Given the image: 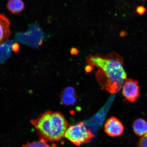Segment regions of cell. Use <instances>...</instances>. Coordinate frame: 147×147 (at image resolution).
I'll return each mask as SVG.
<instances>
[{"label": "cell", "instance_id": "cell-1", "mask_svg": "<svg viewBox=\"0 0 147 147\" xmlns=\"http://www.w3.org/2000/svg\"><path fill=\"white\" fill-rule=\"evenodd\" d=\"M87 61L90 65L98 68L96 77L103 89L112 94L121 90L127 80L122 57L113 53L105 57L90 55Z\"/></svg>", "mask_w": 147, "mask_h": 147}, {"label": "cell", "instance_id": "cell-2", "mask_svg": "<svg viewBox=\"0 0 147 147\" xmlns=\"http://www.w3.org/2000/svg\"><path fill=\"white\" fill-rule=\"evenodd\" d=\"M40 139L47 142L58 141L64 137L68 126L65 117L59 112L48 111L30 121Z\"/></svg>", "mask_w": 147, "mask_h": 147}, {"label": "cell", "instance_id": "cell-3", "mask_svg": "<svg viewBox=\"0 0 147 147\" xmlns=\"http://www.w3.org/2000/svg\"><path fill=\"white\" fill-rule=\"evenodd\" d=\"M64 137L74 144L80 146L83 143L90 142L94 135L84 123L80 122L68 127Z\"/></svg>", "mask_w": 147, "mask_h": 147}, {"label": "cell", "instance_id": "cell-4", "mask_svg": "<svg viewBox=\"0 0 147 147\" xmlns=\"http://www.w3.org/2000/svg\"><path fill=\"white\" fill-rule=\"evenodd\" d=\"M123 94L130 102H136L140 95L139 87L136 80L129 79L125 81L122 86Z\"/></svg>", "mask_w": 147, "mask_h": 147}, {"label": "cell", "instance_id": "cell-5", "mask_svg": "<svg viewBox=\"0 0 147 147\" xmlns=\"http://www.w3.org/2000/svg\"><path fill=\"white\" fill-rule=\"evenodd\" d=\"M124 126L119 119L115 117L108 119L104 125L105 133L110 136L118 137L122 135L124 131Z\"/></svg>", "mask_w": 147, "mask_h": 147}, {"label": "cell", "instance_id": "cell-6", "mask_svg": "<svg viewBox=\"0 0 147 147\" xmlns=\"http://www.w3.org/2000/svg\"><path fill=\"white\" fill-rule=\"evenodd\" d=\"M11 35L10 21L4 14H0V45L7 41Z\"/></svg>", "mask_w": 147, "mask_h": 147}, {"label": "cell", "instance_id": "cell-7", "mask_svg": "<svg viewBox=\"0 0 147 147\" xmlns=\"http://www.w3.org/2000/svg\"><path fill=\"white\" fill-rule=\"evenodd\" d=\"M62 103L66 105H72L76 102L77 97L74 88L69 87L65 88L60 96Z\"/></svg>", "mask_w": 147, "mask_h": 147}, {"label": "cell", "instance_id": "cell-8", "mask_svg": "<svg viewBox=\"0 0 147 147\" xmlns=\"http://www.w3.org/2000/svg\"><path fill=\"white\" fill-rule=\"evenodd\" d=\"M133 127L134 133L139 136H143L147 134V122L144 119L139 118L136 119Z\"/></svg>", "mask_w": 147, "mask_h": 147}, {"label": "cell", "instance_id": "cell-9", "mask_svg": "<svg viewBox=\"0 0 147 147\" xmlns=\"http://www.w3.org/2000/svg\"><path fill=\"white\" fill-rule=\"evenodd\" d=\"M24 7V4L22 0H9L7 4L8 10L13 14L20 13Z\"/></svg>", "mask_w": 147, "mask_h": 147}, {"label": "cell", "instance_id": "cell-10", "mask_svg": "<svg viewBox=\"0 0 147 147\" xmlns=\"http://www.w3.org/2000/svg\"><path fill=\"white\" fill-rule=\"evenodd\" d=\"M22 147H50L47 142L40 139V141H35L32 142H28L26 144L22 145Z\"/></svg>", "mask_w": 147, "mask_h": 147}, {"label": "cell", "instance_id": "cell-11", "mask_svg": "<svg viewBox=\"0 0 147 147\" xmlns=\"http://www.w3.org/2000/svg\"><path fill=\"white\" fill-rule=\"evenodd\" d=\"M138 147H147V134L140 140Z\"/></svg>", "mask_w": 147, "mask_h": 147}, {"label": "cell", "instance_id": "cell-12", "mask_svg": "<svg viewBox=\"0 0 147 147\" xmlns=\"http://www.w3.org/2000/svg\"><path fill=\"white\" fill-rule=\"evenodd\" d=\"M136 11L140 15L142 16L146 13V9L143 5H140L137 7Z\"/></svg>", "mask_w": 147, "mask_h": 147}, {"label": "cell", "instance_id": "cell-13", "mask_svg": "<svg viewBox=\"0 0 147 147\" xmlns=\"http://www.w3.org/2000/svg\"><path fill=\"white\" fill-rule=\"evenodd\" d=\"M77 51V49H73L71 50V53H73V54H76Z\"/></svg>", "mask_w": 147, "mask_h": 147}, {"label": "cell", "instance_id": "cell-14", "mask_svg": "<svg viewBox=\"0 0 147 147\" xmlns=\"http://www.w3.org/2000/svg\"><path fill=\"white\" fill-rule=\"evenodd\" d=\"M50 147H57L56 145L55 144H53L52 145V146H50Z\"/></svg>", "mask_w": 147, "mask_h": 147}]
</instances>
